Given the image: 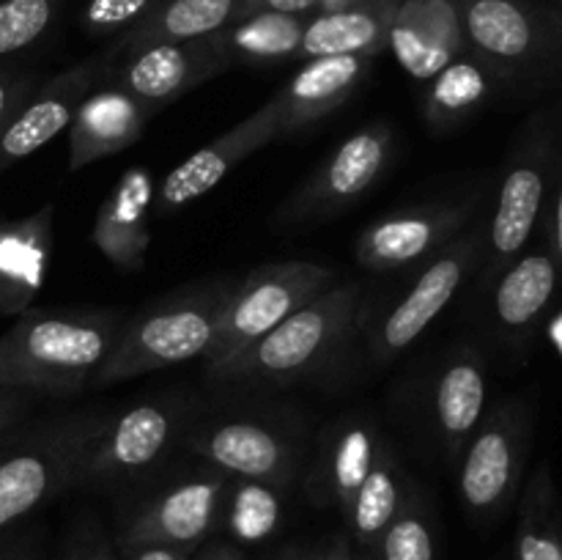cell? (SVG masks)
Wrapping results in <instances>:
<instances>
[{"mask_svg": "<svg viewBox=\"0 0 562 560\" xmlns=\"http://www.w3.org/2000/svg\"><path fill=\"white\" fill-rule=\"evenodd\" d=\"M60 14V0H0V58L42 42Z\"/></svg>", "mask_w": 562, "mask_h": 560, "instance_id": "836d02e7", "label": "cell"}, {"mask_svg": "<svg viewBox=\"0 0 562 560\" xmlns=\"http://www.w3.org/2000/svg\"><path fill=\"white\" fill-rule=\"evenodd\" d=\"M283 522L280 489L256 481H234L231 478L228 497H225L223 527L231 533V541L261 544L272 536Z\"/></svg>", "mask_w": 562, "mask_h": 560, "instance_id": "1f68e13d", "label": "cell"}, {"mask_svg": "<svg viewBox=\"0 0 562 560\" xmlns=\"http://www.w3.org/2000/svg\"><path fill=\"white\" fill-rule=\"evenodd\" d=\"M360 307L362 283L327 285L269 329L258 344L214 371L212 379L231 384L300 382L338 351L346 335L355 329Z\"/></svg>", "mask_w": 562, "mask_h": 560, "instance_id": "277c9868", "label": "cell"}, {"mask_svg": "<svg viewBox=\"0 0 562 560\" xmlns=\"http://www.w3.org/2000/svg\"><path fill=\"white\" fill-rule=\"evenodd\" d=\"M231 289V280L187 285L124 318L110 355L93 373V388H108L206 355Z\"/></svg>", "mask_w": 562, "mask_h": 560, "instance_id": "7a4b0ae2", "label": "cell"}, {"mask_svg": "<svg viewBox=\"0 0 562 560\" xmlns=\"http://www.w3.org/2000/svg\"><path fill=\"white\" fill-rule=\"evenodd\" d=\"M154 195L157 190L151 176L143 168H132L99 203L91 239L97 250L121 272H137L146 264V253L151 247L148 214H151Z\"/></svg>", "mask_w": 562, "mask_h": 560, "instance_id": "603a6c76", "label": "cell"}, {"mask_svg": "<svg viewBox=\"0 0 562 560\" xmlns=\"http://www.w3.org/2000/svg\"><path fill=\"white\" fill-rule=\"evenodd\" d=\"M510 560H562V494L549 461L521 486Z\"/></svg>", "mask_w": 562, "mask_h": 560, "instance_id": "f1b7e54d", "label": "cell"}, {"mask_svg": "<svg viewBox=\"0 0 562 560\" xmlns=\"http://www.w3.org/2000/svg\"><path fill=\"white\" fill-rule=\"evenodd\" d=\"M110 412L80 410L16 428L0 445V536L80 486L82 464Z\"/></svg>", "mask_w": 562, "mask_h": 560, "instance_id": "3957f363", "label": "cell"}, {"mask_svg": "<svg viewBox=\"0 0 562 560\" xmlns=\"http://www.w3.org/2000/svg\"><path fill=\"white\" fill-rule=\"evenodd\" d=\"M532 443V412L521 399L486 412L459 456V494L477 525H494L519 500Z\"/></svg>", "mask_w": 562, "mask_h": 560, "instance_id": "52a82bcc", "label": "cell"}, {"mask_svg": "<svg viewBox=\"0 0 562 560\" xmlns=\"http://www.w3.org/2000/svg\"><path fill=\"white\" fill-rule=\"evenodd\" d=\"M121 560H192L190 549L170 547V544H130V547H119Z\"/></svg>", "mask_w": 562, "mask_h": 560, "instance_id": "b9f144b4", "label": "cell"}, {"mask_svg": "<svg viewBox=\"0 0 562 560\" xmlns=\"http://www.w3.org/2000/svg\"><path fill=\"white\" fill-rule=\"evenodd\" d=\"M351 3V0H241L239 20L241 16L258 14V11H280V14H300L313 16L322 11L340 9V5Z\"/></svg>", "mask_w": 562, "mask_h": 560, "instance_id": "8d00e7d4", "label": "cell"}, {"mask_svg": "<svg viewBox=\"0 0 562 560\" xmlns=\"http://www.w3.org/2000/svg\"><path fill=\"white\" fill-rule=\"evenodd\" d=\"M558 3H560V9H562V0H558ZM562 16V14H560Z\"/></svg>", "mask_w": 562, "mask_h": 560, "instance_id": "c3c4849f", "label": "cell"}, {"mask_svg": "<svg viewBox=\"0 0 562 560\" xmlns=\"http://www.w3.org/2000/svg\"><path fill=\"white\" fill-rule=\"evenodd\" d=\"M368 560H437L431 508L420 492L409 486L398 514L393 516Z\"/></svg>", "mask_w": 562, "mask_h": 560, "instance_id": "d6a6232c", "label": "cell"}, {"mask_svg": "<svg viewBox=\"0 0 562 560\" xmlns=\"http://www.w3.org/2000/svg\"><path fill=\"white\" fill-rule=\"evenodd\" d=\"M27 410H31V399L27 393H16V390H0V445L20 428L25 421Z\"/></svg>", "mask_w": 562, "mask_h": 560, "instance_id": "60d3db41", "label": "cell"}, {"mask_svg": "<svg viewBox=\"0 0 562 560\" xmlns=\"http://www.w3.org/2000/svg\"><path fill=\"white\" fill-rule=\"evenodd\" d=\"M543 228H547V247L558 261L562 275V163L558 165L554 173L552 192H549L547 212H543Z\"/></svg>", "mask_w": 562, "mask_h": 560, "instance_id": "74e56055", "label": "cell"}, {"mask_svg": "<svg viewBox=\"0 0 562 560\" xmlns=\"http://www.w3.org/2000/svg\"><path fill=\"white\" fill-rule=\"evenodd\" d=\"M499 82L503 80L472 53L456 58L437 77L428 80L426 93H423V119H426L428 130H459L488 102Z\"/></svg>", "mask_w": 562, "mask_h": 560, "instance_id": "4316f807", "label": "cell"}, {"mask_svg": "<svg viewBox=\"0 0 562 560\" xmlns=\"http://www.w3.org/2000/svg\"><path fill=\"white\" fill-rule=\"evenodd\" d=\"M190 445L206 464L234 481L285 489L300 470V448L285 428L263 417H217L190 434Z\"/></svg>", "mask_w": 562, "mask_h": 560, "instance_id": "5bb4252c", "label": "cell"}, {"mask_svg": "<svg viewBox=\"0 0 562 560\" xmlns=\"http://www.w3.org/2000/svg\"><path fill=\"white\" fill-rule=\"evenodd\" d=\"M368 55H324L302 64L280 88V135H294L344 108L371 71Z\"/></svg>", "mask_w": 562, "mask_h": 560, "instance_id": "44dd1931", "label": "cell"}, {"mask_svg": "<svg viewBox=\"0 0 562 560\" xmlns=\"http://www.w3.org/2000/svg\"><path fill=\"white\" fill-rule=\"evenodd\" d=\"M313 560H316V549H313Z\"/></svg>", "mask_w": 562, "mask_h": 560, "instance_id": "7dc6e473", "label": "cell"}, {"mask_svg": "<svg viewBox=\"0 0 562 560\" xmlns=\"http://www.w3.org/2000/svg\"><path fill=\"white\" fill-rule=\"evenodd\" d=\"M49 245V209L14 225H0V311L27 305L42 289Z\"/></svg>", "mask_w": 562, "mask_h": 560, "instance_id": "4dcf8cb0", "label": "cell"}, {"mask_svg": "<svg viewBox=\"0 0 562 560\" xmlns=\"http://www.w3.org/2000/svg\"><path fill=\"white\" fill-rule=\"evenodd\" d=\"M387 437L379 432L371 417L349 415L335 421L318 439L307 492L322 508H335L340 516L349 511L351 500L366 483L368 472L376 464Z\"/></svg>", "mask_w": 562, "mask_h": 560, "instance_id": "ac0fdd59", "label": "cell"}, {"mask_svg": "<svg viewBox=\"0 0 562 560\" xmlns=\"http://www.w3.org/2000/svg\"><path fill=\"white\" fill-rule=\"evenodd\" d=\"M486 362L470 346L450 351L431 384V421L439 445L450 461H459L461 450L486 417Z\"/></svg>", "mask_w": 562, "mask_h": 560, "instance_id": "ffe728a7", "label": "cell"}, {"mask_svg": "<svg viewBox=\"0 0 562 560\" xmlns=\"http://www.w3.org/2000/svg\"><path fill=\"white\" fill-rule=\"evenodd\" d=\"M151 108L119 86L93 88L69 124V170H82L140 141Z\"/></svg>", "mask_w": 562, "mask_h": 560, "instance_id": "7402d4cb", "label": "cell"}, {"mask_svg": "<svg viewBox=\"0 0 562 560\" xmlns=\"http://www.w3.org/2000/svg\"><path fill=\"white\" fill-rule=\"evenodd\" d=\"M241 0H159L157 9L115 38L110 55H132L151 44L206 38L239 20Z\"/></svg>", "mask_w": 562, "mask_h": 560, "instance_id": "484cf974", "label": "cell"}, {"mask_svg": "<svg viewBox=\"0 0 562 560\" xmlns=\"http://www.w3.org/2000/svg\"><path fill=\"white\" fill-rule=\"evenodd\" d=\"M393 157V126L376 121L346 137L311 179L278 209L280 225H307L335 217L360 201L387 170Z\"/></svg>", "mask_w": 562, "mask_h": 560, "instance_id": "7c38bea8", "label": "cell"}, {"mask_svg": "<svg viewBox=\"0 0 562 560\" xmlns=\"http://www.w3.org/2000/svg\"><path fill=\"white\" fill-rule=\"evenodd\" d=\"M115 311H27L0 335V390L75 395L110 355Z\"/></svg>", "mask_w": 562, "mask_h": 560, "instance_id": "6da1fadb", "label": "cell"}, {"mask_svg": "<svg viewBox=\"0 0 562 560\" xmlns=\"http://www.w3.org/2000/svg\"><path fill=\"white\" fill-rule=\"evenodd\" d=\"M562 275L549 247L525 250L492 283L494 324L508 340H525L541 324Z\"/></svg>", "mask_w": 562, "mask_h": 560, "instance_id": "cb8c5ba5", "label": "cell"}, {"mask_svg": "<svg viewBox=\"0 0 562 560\" xmlns=\"http://www.w3.org/2000/svg\"><path fill=\"white\" fill-rule=\"evenodd\" d=\"M231 478L203 461V467L154 489L137 500L119 522L115 547L170 544L195 552L223 527Z\"/></svg>", "mask_w": 562, "mask_h": 560, "instance_id": "9c48e42d", "label": "cell"}, {"mask_svg": "<svg viewBox=\"0 0 562 560\" xmlns=\"http://www.w3.org/2000/svg\"><path fill=\"white\" fill-rule=\"evenodd\" d=\"M267 560H313V549L285 547V549H280V552H274L272 558H267Z\"/></svg>", "mask_w": 562, "mask_h": 560, "instance_id": "f6af8a7d", "label": "cell"}, {"mask_svg": "<svg viewBox=\"0 0 562 560\" xmlns=\"http://www.w3.org/2000/svg\"><path fill=\"white\" fill-rule=\"evenodd\" d=\"M311 16L280 14V11H258L231 22L220 33H214L220 47L228 55L231 66H278L289 60H300L302 33Z\"/></svg>", "mask_w": 562, "mask_h": 560, "instance_id": "f546056e", "label": "cell"}, {"mask_svg": "<svg viewBox=\"0 0 562 560\" xmlns=\"http://www.w3.org/2000/svg\"><path fill=\"white\" fill-rule=\"evenodd\" d=\"M467 49L503 82L525 80L560 55L562 16L532 0H461Z\"/></svg>", "mask_w": 562, "mask_h": 560, "instance_id": "ba28073f", "label": "cell"}, {"mask_svg": "<svg viewBox=\"0 0 562 560\" xmlns=\"http://www.w3.org/2000/svg\"><path fill=\"white\" fill-rule=\"evenodd\" d=\"M157 3L159 0H88L82 5L80 25L88 36H124L137 22L146 20Z\"/></svg>", "mask_w": 562, "mask_h": 560, "instance_id": "e575fe53", "label": "cell"}, {"mask_svg": "<svg viewBox=\"0 0 562 560\" xmlns=\"http://www.w3.org/2000/svg\"><path fill=\"white\" fill-rule=\"evenodd\" d=\"M362 560H368V558H362Z\"/></svg>", "mask_w": 562, "mask_h": 560, "instance_id": "681fc988", "label": "cell"}, {"mask_svg": "<svg viewBox=\"0 0 562 560\" xmlns=\"http://www.w3.org/2000/svg\"><path fill=\"white\" fill-rule=\"evenodd\" d=\"M409 486L412 483L406 481L404 467H401L393 445L387 443L360 492L351 500L349 511L344 514L346 525H349V538L360 549V558H371L376 541L387 530L393 516L398 514Z\"/></svg>", "mask_w": 562, "mask_h": 560, "instance_id": "83f0119b", "label": "cell"}, {"mask_svg": "<svg viewBox=\"0 0 562 560\" xmlns=\"http://www.w3.org/2000/svg\"><path fill=\"white\" fill-rule=\"evenodd\" d=\"M335 269L316 261L263 264L236 280L220 316L212 349L203 355V368L214 371L250 349L269 329L289 318L296 307L335 283Z\"/></svg>", "mask_w": 562, "mask_h": 560, "instance_id": "8992f818", "label": "cell"}, {"mask_svg": "<svg viewBox=\"0 0 562 560\" xmlns=\"http://www.w3.org/2000/svg\"><path fill=\"white\" fill-rule=\"evenodd\" d=\"M483 245H486V220L477 217L437 256L428 258L423 272L415 278V285H409V291L373 327L368 351L376 366L393 362L431 327L434 318L453 302L461 285L481 267Z\"/></svg>", "mask_w": 562, "mask_h": 560, "instance_id": "30bf717a", "label": "cell"}, {"mask_svg": "<svg viewBox=\"0 0 562 560\" xmlns=\"http://www.w3.org/2000/svg\"><path fill=\"white\" fill-rule=\"evenodd\" d=\"M0 560H44L42 533H9L0 536Z\"/></svg>", "mask_w": 562, "mask_h": 560, "instance_id": "ab89813d", "label": "cell"}, {"mask_svg": "<svg viewBox=\"0 0 562 560\" xmlns=\"http://www.w3.org/2000/svg\"><path fill=\"white\" fill-rule=\"evenodd\" d=\"M64 560H121V555L97 519H80L66 544Z\"/></svg>", "mask_w": 562, "mask_h": 560, "instance_id": "d590c367", "label": "cell"}, {"mask_svg": "<svg viewBox=\"0 0 562 560\" xmlns=\"http://www.w3.org/2000/svg\"><path fill=\"white\" fill-rule=\"evenodd\" d=\"M33 93L31 77L0 71V130L16 115V110L27 102Z\"/></svg>", "mask_w": 562, "mask_h": 560, "instance_id": "f35d334b", "label": "cell"}, {"mask_svg": "<svg viewBox=\"0 0 562 560\" xmlns=\"http://www.w3.org/2000/svg\"><path fill=\"white\" fill-rule=\"evenodd\" d=\"M494 560H510V558H505V555H499V558H494Z\"/></svg>", "mask_w": 562, "mask_h": 560, "instance_id": "bcb514c9", "label": "cell"}, {"mask_svg": "<svg viewBox=\"0 0 562 560\" xmlns=\"http://www.w3.org/2000/svg\"><path fill=\"white\" fill-rule=\"evenodd\" d=\"M110 60H113V55L108 53L75 64L27 97V102L16 110L14 119L0 130V173L9 165L36 154L64 130H69L82 99L108 75Z\"/></svg>", "mask_w": 562, "mask_h": 560, "instance_id": "2e32d148", "label": "cell"}, {"mask_svg": "<svg viewBox=\"0 0 562 560\" xmlns=\"http://www.w3.org/2000/svg\"><path fill=\"white\" fill-rule=\"evenodd\" d=\"M398 0H351L340 9L322 11L307 20L300 60L324 55H368L376 58L390 47Z\"/></svg>", "mask_w": 562, "mask_h": 560, "instance_id": "d4e9b609", "label": "cell"}, {"mask_svg": "<svg viewBox=\"0 0 562 560\" xmlns=\"http://www.w3.org/2000/svg\"><path fill=\"white\" fill-rule=\"evenodd\" d=\"M228 66L231 60L220 47L217 36L151 44L126 55L121 69L113 75V86L148 108H159L212 80Z\"/></svg>", "mask_w": 562, "mask_h": 560, "instance_id": "e0dca14e", "label": "cell"}, {"mask_svg": "<svg viewBox=\"0 0 562 560\" xmlns=\"http://www.w3.org/2000/svg\"><path fill=\"white\" fill-rule=\"evenodd\" d=\"M558 137L549 115H536L510 152L497 187L492 217L486 220L481 283L492 285L510 261L521 256L547 212L558 173Z\"/></svg>", "mask_w": 562, "mask_h": 560, "instance_id": "5b68a950", "label": "cell"}, {"mask_svg": "<svg viewBox=\"0 0 562 560\" xmlns=\"http://www.w3.org/2000/svg\"><path fill=\"white\" fill-rule=\"evenodd\" d=\"M477 217H481V195L390 212L360 231L355 245L357 264L371 272L415 267L437 256Z\"/></svg>", "mask_w": 562, "mask_h": 560, "instance_id": "4fadbf2b", "label": "cell"}, {"mask_svg": "<svg viewBox=\"0 0 562 560\" xmlns=\"http://www.w3.org/2000/svg\"><path fill=\"white\" fill-rule=\"evenodd\" d=\"M280 135V99L274 93L267 104L241 119L239 124L231 126L228 132L217 137V141L206 143L198 148L195 154L176 165L168 176H165L162 187L154 195V212L159 217H170L179 209L190 206L192 201L212 192L231 170L239 163H245L250 154L272 143Z\"/></svg>", "mask_w": 562, "mask_h": 560, "instance_id": "9a60e30c", "label": "cell"}, {"mask_svg": "<svg viewBox=\"0 0 562 560\" xmlns=\"http://www.w3.org/2000/svg\"><path fill=\"white\" fill-rule=\"evenodd\" d=\"M190 404L179 395L140 401L110 412L82 464L80 486H119L151 472L184 434Z\"/></svg>", "mask_w": 562, "mask_h": 560, "instance_id": "8fae6325", "label": "cell"}, {"mask_svg": "<svg viewBox=\"0 0 562 560\" xmlns=\"http://www.w3.org/2000/svg\"><path fill=\"white\" fill-rule=\"evenodd\" d=\"M316 549V560H362L360 555L355 552V544H351L349 536L338 533V536L329 538L327 544L322 547H313Z\"/></svg>", "mask_w": 562, "mask_h": 560, "instance_id": "ee69618b", "label": "cell"}, {"mask_svg": "<svg viewBox=\"0 0 562 560\" xmlns=\"http://www.w3.org/2000/svg\"><path fill=\"white\" fill-rule=\"evenodd\" d=\"M390 49L404 71L428 82L467 49L461 0H398Z\"/></svg>", "mask_w": 562, "mask_h": 560, "instance_id": "d6986e66", "label": "cell"}, {"mask_svg": "<svg viewBox=\"0 0 562 560\" xmlns=\"http://www.w3.org/2000/svg\"><path fill=\"white\" fill-rule=\"evenodd\" d=\"M192 560H247V555L234 541H206L195 549Z\"/></svg>", "mask_w": 562, "mask_h": 560, "instance_id": "7bdbcfd3", "label": "cell"}]
</instances>
